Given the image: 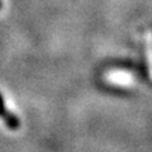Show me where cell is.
<instances>
[{
    "label": "cell",
    "mask_w": 152,
    "mask_h": 152,
    "mask_svg": "<svg viewBox=\"0 0 152 152\" xmlns=\"http://www.w3.org/2000/svg\"><path fill=\"white\" fill-rule=\"evenodd\" d=\"M0 8H1V1H0Z\"/></svg>",
    "instance_id": "cell-3"
},
{
    "label": "cell",
    "mask_w": 152,
    "mask_h": 152,
    "mask_svg": "<svg viewBox=\"0 0 152 152\" xmlns=\"http://www.w3.org/2000/svg\"><path fill=\"white\" fill-rule=\"evenodd\" d=\"M108 80L110 83L119 84V85H131L133 83V79L126 72H113L108 75Z\"/></svg>",
    "instance_id": "cell-2"
},
{
    "label": "cell",
    "mask_w": 152,
    "mask_h": 152,
    "mask_svg": "<svg viewBox=\"0 0 152 152\" xmlns=\"http://www.w3.org/2000/svg\"><path fill=\"white\" fill-rule=\"evenodd\" d=\"M0 117L4 119L5 122V124L12 128V129H17V128L20 126V122H19L18 118L14 115L13 113H10L9 110H7L5 105H4V99L1 96V94H0Z\"/></svg>",
    "instance_id": "cell-1"
}]
</instances>
